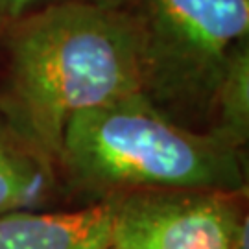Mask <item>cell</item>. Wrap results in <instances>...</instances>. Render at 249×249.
Masks as SVG:
<instances>
[{
    "label": "cell",
    "instance_id": "cell-2",
    "mask_svg": "<svg viewBox=\"0 0 249 249\" xmlns=\"http://www.w3.org/2000/svg\"><path fill=\"white\" fill-rule=\"evenodd\" d=\"M57 162L104 199L142 190L246 192L242 150L176 122L142 92L72 116Z\"/></svg>",
    "mask_w": 249,
    "mask_h": 249
},
{
    "label": "cell",
    "instance_id": "cell-3",
    "mask_svg": "<svg viewBox=\"0 0 249 249\" xmlns=\"http://www.w3.org/2000/svg\"><path fill=\"white\" fill-rule=\"evenodd\" d=\"M131 15L144 96L179 124L213 116L227 63L248 41L249 0H141Z\"/></svg>",
    "mask_w": 249,
    "mask_h": 249
},
{
    "label": "cell",
    "instance_id": "cell-1",
    "mask_svg": "<svg viewBox=\"0 0 249 249\" xmlns=\"http://www.w3.org/2000/svg\"><path fill=\"white\" fill-rule=\"evenodd\" d=\"M8 53L0 113L52 162L72 116L142 92L141 36L118 4L45 6L15 24Z\"/></svg>",
    "mask_w": 249,
    "mask_h": 249
},
{
    "label": "cell",
    "instance_id": "cell-7",
    "mask_svg": "<svg viewBox=\"0 0 249 249\" xmlns=\"http://www.w3.org/2000/svg\"><path fill=\"white\" fill-rule=\"evenodd\" d=\"M214 131L242 150L249 137V46L244 41L234 48L218 87L213 107Z\"/></svg>",
    "mask_w": 249,
    "mask_h": 249
},
{
    "label": "cell",
    "instance_id": "cell-8",
    "mask_svg": "<svg viewBox=\"0 0 249 249\" xmlns=\"http://www.w3.org/2000/svg\"><path fill=\"white\" fill-rule=\"evenodd\" d=\"M37 2L43 0H0V13L8 17H22L28 9ZM90 2H102V4H118V0H90Z\"/></svg>",
    "mask_w": 249,
    "mask_h": 249
},
{
    "label": "cell",
    "instance_id": "cell-9",
    "mask_svg": "<svg viewBox=\"0 0 249 249\" xmlns=\"http://www.w3.org/2000/svg\"><path fill=\"white\" fill-rule=\"evenodd\" d=\"M106 249H118V248H113V246H107Z\"/></svg>",
    "mask_w": 249,
    "mask_h": 249
},
{
    "label": "cell",
    "instance_id": "cell-6",
    "mask_svg": "<svg viewBox=\"0 0 249 249\" xmlns=\"http://www.w3.org/2000/svg\"><path fill=\"white\" fill-rule=\"evenodd\" d=\"M52 166L0 113V216L45 203L55 181Z\"/></svg>",
    "mask_w": 249,
    "mask_h": 249
},
{
    "label": "cell",
    "instance_id": "cell-5",
    "mask_svg": "<svg viewBox=\"0 0 249 249\" xmlns=\"http://www.w3.org/2000/svg\"><path fill=\"white\" fill-rule=\"evenodd\" d=\"M111 223L109 197L65 213L15 211L0 216V249H106Z\"/></svg>",
    "mask_w": 249,
    "mask_h": 249
},
{
    "label": "cell",
    "instance_id": "cell-4",
    "mask_svg": "<svg viewBox=\"0 0 249 249\" xmlns=\"http://www.w3.org/2000/svg\"><path fill=\"white\" fill-rule=\"evenodd\" d=\"M242 194L142 190L113 201L111 246L118 249H248Z\"/></svg>",
    "mask_w": 249,
    "mask_h": 249
}]
</instances>
